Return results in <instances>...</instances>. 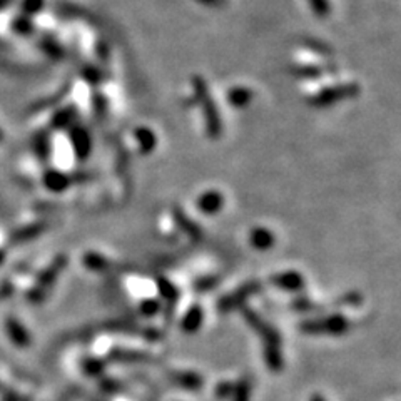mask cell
I'll use <instances>...</instances> for the list:
<instances>
[{
  "mask_svg": "<svg viewBox=\"0 0 401 401\" xmlns=\"http://www.w3.org/2000/svg\"><path fill=\"white\" fill-rule=\"evenodd\" d=\"M32 146H34V153L37 158L42 160V163H46L51 158V137H49V134L46 131L42 132H35L34 139H32Z\"/></svg>",
  "mask_w": 401,
  "mask_h": 401,
  "instance_id": "21",
  "label": "cell"
},
{
  "mask_svg": "<svg viewBox=\"0 0 401 401\" xmlns=\"http://www.w3.org/2000/svg\"><path fill=\"white\" fill-rule=\"evenodd\" d=\"M196 2L203 4V6H206V7H222V6H226L227 0H196Z\"/></svg>",
  "mask_w": 401,
  "mask_h": 401,
  "instance_id": "38",
  "label": "cell"
},
{
  "mask_svg": "<svg viewBox=\"0 0 401 401\" xmlns=\"http://www.w3.org/2000/svg\"><path fill=\"white\" fill-rule=\"evenodd\" d=\"M260 291L261 284L257 283V281H249V283L243 284V286L236 288L234 291L222 296L221 300L217 301V310H219L221 313H231V311L243 310L249 298H253L254 294H257Z\"/></svg>",
  "mask_w": 401,
  "mask_h": 401,
  "instance_id": "5",
  "label": "cell"
},
{
  "mask_svg": "<svg viewBox=\"0 0 401 401\" xmlns=\"http://www.w3.org/2000/svg\"><path fill=\"white\" fill-rule=\"evenodd\" d=\"M359 91L361 89L356 82H340L321 89L319 92L310 97V102L314 107H328L336 104V102L355 99V97L359 96Z\"/></svg>",
  "mask_w": 401,
  "mask_h": 401,
  "instance_id": "3",
  "label": "cell"
},
{
  "mask_svg": "<svg viewBox=\"0 0 401 401\" xmlns=\"http://www.w3.org/2000/svg\"><path fill=\"white\" fill-rule=\"evenodd\" d=\"M139 310H141V313L147 316V318H153V316H155L159 313L163 307H160V303L159 301H155V300H144L141 303V306H139Z\"/></svg>",
  "mask_w": 401,
  "mask_h": 401,
  "instance_id": "29",
  "label": "cell"
},
{
  "mask_svg": "<svg viewBox=\"0 0 401 401\" xmlns=\"http://www.w3.org/2000/svg\"><path fill=\"white\" fill-rule=\"evenodd\" d=\"M269 283L289 293H298L305 288V278L298 271H284V273L273 274L269 278Z\"/></svg>",
  "mask_w": 401,
  "mask_h": 401,
  "instance_id": "9",
  "label": "cell"
},
{
  "mask_svg": "<svg viewBox=\"0 0 401 401\" xmlns=\"http://www.w3.org/2000/svg\"><path fill=\"white\" fill-rule=\"evenodd\" d=\"M167 378L172 385L182 388L187 391H198L203 388V376L194 371H169Z\"/></svg>",
  "mask_w": 401,
  "mask_h": 401,
  "instance_id": "11",
  "label": "cell"
},
{
  "mask_svg": "<svg viewBox=\"0 0 401 401\" xmlns=\"http://www.w3.org/2000/svg\"><path fill=\"white\" fill-rule=\"evenodd\" d=\"M224 198L217 191H208V193L200 194L198 199V209L204 214H216L221 211Z\"/></svg>",
  "mask_w": 401,
  "mask_h": 401,
  "instance_id": "15",
  "label": "cell"
},
{
  "mask_svg": "<svg viewBox=\"0 0 401 401\" xmlns=\"http://www.w3.org/2000/svg\"><path fill=\"white\" fill-rule=\"evenodd\" d=\"M234 401H249L251 398V383L249 380H241L233 390Z\"/></svg>",
  "mask_w": 401,
  "mask_h": 401,
  "instance_id": "25",
  "label": "cell"
},
{
  "mask_svg": "<svg viewBox=\"0 0 401 401\" xmlns=\"http://www.w3.org/2000/svg\"><path fill=\"white\" fill-rule=\"evenodd\" d=\"M203 319H204L203 307L198 306V305L191 306V310L186 311L184 318H182V321H181L182 331L191 333V334L199 331V328L203 326Z\"/></svg>",
  "mask_w": 401,
  "mask_h": 401,
  "instance_id": "18",
  "label": "cell"
},
{
  "mask_svg": "<svg viewBox=\"0 0 401 401\" xmlns=\"http://www.w3.org/2000/svg\"><path fill=\"white\" fill-rule=\"evenodd\" d=\"M12 0H0V11H4L7 6H11Z\"/></svg>",
  "mask_w": 401,
  "mask_h": 401,
  "instance_id": "40",
  "label": "cell"
},
{
  "mask_svg": "<svg viewBox=\"0 0 401 401\" xmlns=\"http://www.w3.org/2000/svg\"><path fill=\"white\" fill-rule=\"evenodd\" d=\"M67 262H69V260H67V256H64V254H59V256L53 257V260L51 261V265H49L47 267H44V269L39 273L37 281H35V286L49 291V289L56 284L57 278H59L62 271H64Z\"/></svg>",
  "mask_w": 401,
  "mask_h": 401,
  "instance_id": "6",
  "label": "cell"
},
{
  "mask_svg": "<svg viewBox=\"0 0 401 401\" xmlns=\"http://www.w3.org/2000/svg\"><path fill=\"white\" fill-rule=\"evenodd\" d=\"M2 401H30V398H27V396L17 393L13 390H4Z\"/></svg>",
  "mask_w": 401,
  "mask_h": 401,
  "instance_id": "36",
  "label": "cell"
},
{
  "mask_svg": "<svg viewBox=\"0 0 401 401\" xmlns=\"http://www.w3.org/2000/svg\"><path fill=\"white\" fill-rule=\"evenodd\" d=\"M300 329L306 334H313V336H318V334L341 336L350 329V319H346L340 313L324 316V318H311L303 321Z\"/></svg>",
  "mask_w": 401,
  "mask_h": 401,
  "instance_id": "2",
  "label": "cell"
},
{
  "mask_svg": "<svg viewBox=\"0 0 401 401\" xmlns=\"http://www.w3.org/2000/svg\"><path fill=\"white\" fill-rule=\"evenodd\" d=\"M42 182L51 193H64L67 187L72 184V176L57 169H47L42 176Z\"/></svg>",
  "mask_w": 401,
  "mask_h": 401,
  "instance_id": "12",
  "label": "cell"
},
{
  "mask_svg": "<svg viewBox=\"0 0 401 401\" xmlns=\"http://www.w3.org/2000/svg\"><path fill=\"white\" fill-rule=\"evenodd\" d=\"M110 358L117 363H127V364H149L154 363V356L144 351H132V350H115L110 353Z\"/></svg>",
  "mask_w": 401,
  "mask_h": 401,
  "instance_id": "13",
  "label": "cell"
},
{
  "mask_svg": "<svg viewBox=\"0 0 401 401\" xmlns=\"http://www.w3.org/2000/svg\"><path fill=\"white\" fill-rule=\"evenodd\" d=\"M291 306H293V310H298V311H314L316 307H318L313 301L307 300V298H294Z\"/></svg>",
  "mask_w": 401,
  "mask_h": 401,
  "instance_id": "32",
  "label": "cell"
},
{
  "mask_svg": "<svg viewBox=\"0 0 401 401\" xmlns=\"http://www.w3.org/2000/svg\"><path fill=\"white\" fill-rule=\"evenodd\" d=\"M217 283H219L217 278H214V276H209V278H200V279L196 281L194 288L198 289V291H209V289L216 288Z\"/></svg>",
  "mask_w": 401,
  "mask_h": 401,
  "instance_id": "34",
  "label": "cell"
},
{
  "mask_svg": "<svg viewBox=\"0 0 401 401\" xmlns=\"http://www.w3.org/2000/svg\"><path fill=\"white\" fill-rule=\"evenodd\" d=\"M241 311H243L244 321L248 323V326L251 328L253 331H256L257 336L261 338L262 350H267V348H281L283 340H281V334L276 331L274 326H271L260 313H256L251 307L244 306Z\"/></svg>",
  "mask_w": 401,
  "mask_h": 401,
  "instance_id": "4",
  "label": "cell"
},
{
  "mask_svg": "<svg viewBox=\"0 0 401 401\" xmlns=\"http://www.w3.org/2000/svg\"><path fill=\"white\" fill-rule=\"evenodd\" d=\"M75 120H77V109L74 106L59 107L56 110L51 119V127L52 129H65L74 126Z\"/></svg>",
  "mask_w": 401,
  "mask_h": 401,
  "instance_id": "16",
  "label": "cell"
},
{
  "mask_svg": "<svg viewBox=\"0 0 401 401\" xmlns=\"http://www.w3.org/2000/svg\"><path fill=\"white\" fill-rule=\"evenodd\" d=\"M193 92L196 102H198L200 110H203L204 126H206V134L209 136V139H219L222 134L221 114L217 110L216 102L211 99L206 80L199 77V75L193 77Z\"/></svg>",
  "mask_w": 401,
  "mask_h": 401,
  "instance_id": "1",
  "label": "cell"
},
{
  "mask_svg": "<svg viewBox=\"0 0 401 401\" xmlns=\"http://www.w3.org/2000/svg\"><path fill=\"white\" fill-rule=\"evenodd\" d=\"M249 243L257 251H266L274 246V234L265 227H254L249 233Z\"/></svg>",
  "mask_w": 401,
  "mask_h": 401,
  "instance_id": "17",
  "label": "cell"
},
{
  "mask_svg": "<svg viewBox=\"0 0 401 401\" xmlns=\"http://www.w3.org/2000/svg\"><path fill=\"white\" fill-rule=\"evenodd\" d=\"M69 139L70 144H72L75 155H77L79 159H87L92 151L91 132H89L86 127L74 124V126L69 127Z\"/></svg>",
  "mask_w": 401,
  "mask_h": 401,
  "instance_id": "7",
  "label": "cell"
},
{
  "mask_svg": "<svg viewBox=\"0 0 401 401\" xmlns=\"http://www.w3.org/2000/svg\"><path fill=\"white\" fill-rule=\"evenodd\" d=\"M40 46H42L47 56H51L52 59H62V57H64V51H62V47L51 39H44L42 42H40Z\"/></svg>",
  "mask_w": 401,
  "mask_h": 401,
  "instance_id": "28",
  "label": "cell"
},
{
  "mask_svg": "<svg viewBox=\"0 0 401 401\" xmlns=\"http://www.w3.org/2000/svg\"><path fill=\"white\" fill-rule=\"evenodd\" d=\"M4 390H7V388H6V386H4V385H2V383H0V391H4Z\"/></svg>",
  "mask_w": 401,
  "mask_h": 401,
  "instance_id": "43",
  "label": "cell"
},
{
  "mask_svg": "<svg viewBox=\"0 0 401 401\" xmlns=\"http://www.w3.org/2000/svg\"><path fill=\"white\" fill-rule=\"evenodd\" d=\"M234 390V385H231V383H221L219 386H217L216 390V395L219 396V398H226V396H229L233 393Z\"/></svg>",
  "mask_w": 401,
  "mask_h": 401,
  "instance_id": "37",
  "label": "cell"
},
{
  "mask_svg": "<svg viewBox=\"0 0 401 401\" xmlns=\"http://www.w3.org/2000/svg\"><path fill=\"white\" fill-rule=\"evenodd\" d=\"M6 257H7V251L4 248H0V266L6 262Z\"/></svg>",
  "mask_w": 401,
  "mask_h": 401,
  "instance_id": "39",
  "label": "cell"
},
{
  "mask_svg": "<svg viewBox=\"0 0 401 401\" xmlns=\"http://www.w3.org/2000/svg\"><path fill=\"white\" fill-rule=\"evenodd\" d=\"M13 291H15V286H13L11 281L8 279L0 281V300H7V298H11Z\"/></svg>",
  "mask_w": 401,
  "mask_h": 401,
  "instance_id": "35",
  "label": "cell"
},
{
  "mask_svg": "<svg viewBox=\"0 0 401 401\" xmlns=\"http://www.w3.org/2000/svg\"><path fill=\"white\" fill-rule=\"evenodd\" d=\"M47 231V222L37 221V222H30V224L20 226L19 229H15L13 233L8 236V243L12 246H20V244L29 243L35 238H39L40 234H44Z\"/></svg>",
  "mask_w": 401,
  "mask_h": 401,
  "instance_id": "8",
  "label": "cell"
},
{
  "mask_svg": "<svg viewBox=\"0 0 401 401\" xmlns=\"http://www.w3.org/2000/svg\"><path fill=\"white\" fill-rule=\"evenodd\" d=\"M4 141V132H2V129H0V142Z\"/></svg>",
  "mask_w": 401,
  "mask_h": 401,
  "instance_id": "42",
  "label": "cell"
},
{
  "mask_svg": "<svg viewBox=\"0 0 401 401\" xmlns=\"http://www.w3.org/2000/svg\"><path fill=\"white\" fill-rule=\"evenodd\" d=\"M82 369L86 371L87 376H99L104 369V363L96 358H84L82 359Z\"/></svg>",
  "mask_w": 401,
  "mask_h": 401,
  "instance_id": "24",
  "label": "cell"
},
{
  "mask_svg": "<svg viewBox=\"0 0 401 401\" xmlns=\"http://www.w3.org/2000/svg\"><path fill=\"white\" fill-rule=\"evenodd\" d=\"M172 217H174V221H176V224L179 226V229L182 231V233L187 234V238H191L193 241L203 239V231H200V227L196 224L191 217H187L179 208L172 209Z\"/></svg>",
  "mask_w": 401,
  "mask_h": 401,
  "instance_id": "14",
  "label": "cell"
},
{
  "mask_svg": "<svg viewBox=\"0 0 401 401\" xmlns=\"http://www.w3.org/2000/svg\"><path fill=\"white\" fill-rule=\"evenodd\" d=\"M84 265L87 269L96 271V273H104V271L110 269V261L99 253H87L84 256Z\"/></svg>",
  "mask_w": 401,
  "mask_h": 401,
  "instance_id": "22",
  "label": "cell"
},
{
  "mask_svg": "<svg viewBox=\"0 0 401 401\" xmlns=\"http://www.w3.org/2000/svg\"><path fill=\"white\" fill-rule=\"evenodd\" d=\"M44 7V0H22V13L24 15H34V13L40 12V8Z\"/></svg>",
  "mask_w": 401,
  "mask_h": 401,
  "instance_id": "30",
  "label": "cell"
},
{
  "mask_svg": "<svg viewBox=\"0 0 401 401\" xmlns=\"http://www.w3.org/2000/svg\"><path fill=\"white\" fill-rule=\"evenodd\" d=\"M307 4H310L311 11H313L318 17H326L329 11H331L328 0H307Z\"/></svg>",
  "mask_w": 401,
  "mask_h": 401,
  "instance_id": "31",
  "label": "cell"
},
{
  "mask_svg": "<svg viewBox=\"0 0 401 401\" xmlns=\"http://www.w3.org/2000/svg\"><path fill=\"white\" fill-rule=\"evenodd\" d=\"M82 75H84V79L91 84H99L102 80V72L97 69V67H92V65H87L86 69L82 70Z\"/></svg>",
  "mask_w": 401,
  "mask_h": 401,
  "instance_id": "33",
  "label": "cell"
},
{
  "mask_svg": "<svg viewBox=\"0 0 401 401\" xmlns=\"http://www.w3.org/2000/svg\"><path fill=\"white\" fill-rule=\"evenodd\" d=\"M226 99H227V102H229L231 106L236 107V109H244V107L251 104L253 91H251V89H248V87L236 86L233 89H229V92H227Z\"/></svg>",
  "mask_w": 401,
  "mask_h": 401,
  "instance_id": "19",
  "label": "cell"
},
{
  "mask_svg": "<svg viewBox=\"0 0 401 401\" xmlns=\"http://www.w3.org/2000/svg\"><path fill=\"white\" fill-rule=\"evenodd\" d=\"M158 289H159L160 296H163L164 300L169 301V303H174L177 300V296H179V291H177V288L174 286L171 281L166 279V278L158 279Z\"/></svg>",
  "mask_w": 401,
  "mask_h": 401,
  "instance_id": "23",
  "label": "cell"
},
{
  "mask_svg": "<svg viewBox=\"0 0 401 401\" xmlns=\"http://www.w3.org/2000/svg\"><path fill=\"white\" fill-rule=\"evenodd\" d=\"M6 333L8 340L17 348H29L30 343H32V336H30L29 329L19 319L13 318V316H8L6 319Z\"/></svg>",
  "mask_w": 401,
  "mask_h": 401,
  "instance_id": "10",
  "label": "cell"
},
{
  "mask_svg": "<svg viewBox=\"0 0 401 401\" xmlns=\"http://www.w3.org/2000/svg\"><path fill=\"white\" fill-rule=\"evenodd\" d=\"M12 29L22 35H30L34 32V24L30 22V19L27 15H20L13 20Z\"/></svg>",
  "mask_w": 401,
  "mask_h": 401,
  "instance_id": "26",
  "label": "cell"
},
{
  "mask_svg": "<svg viewBox=\"0 0 401 401\" xmlns=\"http://www.w3.org/2000/svg\"><path fill=\"white\" fill-rule=\"evenodd\" d=\"M311 401H324V398L321 395H314L313 398H311Z\"/></svg>",
  "mask_w": 401,
  "mask_h": 401,
  "instance_id": "41",
  "label": "cell"
},
{
  "mask_svg": "<svg viewBox=\"0 0 401 401\" xmlns=\"http://www.w3.org/2000/svg\"><path fill=\"white\" fill-rule=\"evenodd\" d=\"M47 296H49V291L35 286V284L25 293V300L29 303H32V305H40V303H44L47 300Z\"/></svg>",
  "mask_w": 401,
  "mask_h": 401,
  "instance_id": "27",
  "label": "cell"
},
{
  "mask_svg": "<svg viewBox=\"0 0 401 401\" xmlns=\"http://www.w3.org/2000/svg\"><path fill=\"white\" fill-rule=\"evenodd\" d=\"M134 137H136L137 146H139V151L142 154L153 153L155 144H158V139H155L154 132L151 131L149 127H137L136 131H134Z\"/></svg>",
  "mask_w": 401,
  "mask_h": 401,
  "instance_id": "20",
  "label": "cell"
}]
</instances>
